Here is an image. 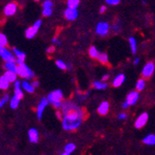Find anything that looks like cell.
<instances>
[{
  "instance_id": "obj_45",
  "label": "cell",
  "mask_w": 155,
  "mask_h": 155,
  "mask_svg": "<svg viewBox=\"0 0 155 155\" xmlns=\"http://www.w3.org/2000/svg\"><path fill=\"white\" fill-rule=\"evenodd\" d=\"M56 115H57V117H58L59 119H62V117H63V114H62L61 111H57V112H56Z\"/></svg>"
},
{
  "instance_id": "obj_1",
  "label": "cell",
  "mask_w": 155,
  "mask_h": 155,
  "mask_svg": "<svg viewBox=\"0 0 155 155\" xmlns=\"http://www.w3.org/2000/svg\"><path fill=\"white\" fill-rule=\"evenodd\" d=\"M86 116H87L86 110L80 107L77 110H71L67 114H64L62 117L63 129L67 131L76 130L85 120Z\"/></svg>"
},
{
  "instance_id": "obj_19",
  "label": "cell",
  "mask_w": 155,
  "mask_h": 155,
  "mask_svg": "<svg viewBox=\"0 0 155 155\" xmlns=\"http://www.w3.org/2000/svg\"><path fill=\"white\" fill-rule=\"evenodd\" d=\"M143 143L147 146H154L155 145V134H149L143 139Z\"/></svg>"
},
{
  "instance_id": "obj_30",
  "label": "cell",
  "mask_w": 155,
  "mask_h": 155,
  "mask_svg": "<svg viewBox=\"0 0 155 155\" xmlns=\"http://www.w3.org/2000/svg\"><path fill=\"white\" fill-rule=\"evenodd\" d=\"M79 4H80V0H68L67 1V5H68L69 8H72V9H77Z\"/></svg>"
},
{
  "instance_id": "obj_26",
  "label": "cell",
  "mask_w": 155,
  "mask_h": 155,
  "mask_svg": "<svg viewBox=\"0 0 155 155\" xmlns=\"http://www.w3.org/2000/svg\"><path fill=\"white\" fill-rule=\"evenodd\" d=\"M20 100H21V99H19V98L16 97L15 95H13V97L11 98V100H10V106H11V107H12V110L17 109L18 106H19Z\"/></svg>"
},
{
  "instance_id": "obj_15",
  "label": "cell",
  "mask_w": 155,
  "mask_h": 155,
  "mask_svg": "<svg viewBox=\"0 0 155 155\" xmlns=\"http://www.w3.org/2000/svg\"><path fill=\"white\" fill-rule=\"evenodd\" d=\"M28 136H29V140L31 143L35 144L38 142V139H39V134L38 131L35 129H31L28 132Z\"/></svg>"
},
{
  "instance_id": "obj_25",
  "label": "cell",
  "mask_w": 155,
  "mask_h": 155,
  "mask_svg": "<svg viewBox=\"0 0 155 155\" xmlns=\"http://www.w3.org/2000/svg\"><path fill=\"white\" fill-rule=\"evenodd\" d=\"M10 86V82L4 75L0 77V90L6 91Z\"/></svg>"
},
{
  "instance_id": "obj_14",
  "label": "cell",
  "mask_w": 155,
  "mask_h": 155,
  "mask_svg": "<svg viewBox=\"0 0 155 155\" xmlns=\"http://www.w3.org/2000/svg\"><path fill=\"white\" fill-rule=\"evenodd\" d=\"M13 54L16 57V63L17 64H21L25 62V59H26V54L25 52L19 51L18 49H13Z\"/></svg>"
},
{
  "instance_id": "obj_16",
  "label": "cell",
  "mask_w": 155,
  "mask_h": 155,
  "mask_svg": "<svg viewBox=\"0 0 155 155\" xmlns=\"http://www.w3.org/2000/svg\"><path fill=\"white\" fill-rule=\"evenodd\" d=\"M15 95L19 99H22L24 96L23 91L21 90V82L18 80L15 81Z\"/></svg>"
},
{
  "instance_id": "obj_22",
  "label": "cell",
  "mask_w": 155,
  "mask_h": 155,
  "mask_svg": "<svg viewBox=\"0 0 155 155\" xmlns=\"http://www.w3.org/2000/svg\"><path fill=\"white\" fill-rule=\"evenodd\" d=\"M76 149V147L75 145L73 144V143H69V144H67L66 147H65V150H64V153H62L63 155H70L71 154L73 151L75 150Z\"/></svg>"
},
{
  "instance_id": "obj_4",
  "label": "cell",
  "mask_w": 155,
  "mask_h": 155,
  "mask_svg": "<svg viewBox=\"0 0 155 155\" xmlns=\"http://www.w3.org/2000/svg\"><path fill=\"white\" fill-rule=\"evenodd\" d=\"M0 56L5 62H16L15 54L5 47H0Z\"/></svg>"
},
{
  "instance_id": "obj_29",
  "label": "cell",
  "mask_w": 155,
  "mask_h": 155,
  "mask_svg": "<svg viewBox=\"0 0 155 155\" xmlns=\"http://www.w3.org/2000/svg\"><path fill=\"white\" fill-rule=\"evenodd\" d=\"M89 54H90V56L91 58H93V59L96 58L97 59L98 54H99V51L94 46H91V48H90V50H89Z\"/></svg>"
},
{
  "instance_id": "obj_44",
  "label": "cell",
  "mask_w": 155,
  "mask_h": 155,
  "mask_svg": "<svg viewBox=\"0 0 155 155\" xmlns=\"http://www.w3.org/2000/svg\"><path fill=\"white\" fill-rule=\"evenodd\" d=\"M109 77H110V75L109 74H105V75H103V77H102V81H104V82H106V81L109 79Z\"/></svg>"
},
{
  "instance_id": "obj_23",
  "label": "cell",
  "mask_w": 155,
  "mask_h": 155,
  "mask_svg": "<svg viewBox=\"0 0 155 155\" xmlns=\"http://www.w3.org/2000/svg\"><path fill=\"white\" fill-rule=\"evenodd\" d=\"M92 87L95 90H105V89H107V84L106 82H104V81H94L92 84Z\"/></svg>"
},
{
  "instance_id": "obj_13",
  "label": "cell",
  "mask_w": 155,
  "mask_h": 155,
  "mask_svg": "<svg viewBox=\"0 0 155 155\" xmlns=\"http://www.w3.org/2000/svg\"><path fill=\"white\" fill-rule=\"evenodd\" d=\"M109 110H110V103L107 102V101H103L97 107V112L100 115H103V116L107 115V114L109 113Z\"/></svg>"
},
{
  "instance_id": "obj_10",
  "label": "cell",
  "mask_w": 155,
  "mask_h": 155,
  "mask_svg": "<svg viewBox=\"0 0 155 155\" xmlns=\"http://www.w3.org/2000/svg\"><path fill=\"white\" fill-rule=\"evenodd\" d=\"M64 16L69 21H73V20H75L77 18L78 12L76 9H72L68 7V9H66V11L64 12Z\"/></svg>"
},
{
  "instance_id": "obj_43",
  "label": "cell",
  "mask_w": 155,
  "mask_h": 155,
  "mask_svg": "<svg viewBox=\"0 0 155 155\" xmlns=\"http://www.w3.org/2000/svg\"><path fill=\"white\" fill-rule=\"evenodd\" d=\"M106 10H107V7L106 6H102V7H101V8H100V13H104L105 12H106Z\"/></svg>"
},
{
  "instance_id": "obj_27",
  "label": "cell",
  "mask_w": 155,
  "mask_h": 155,
  "mask_svg": "<svg viewBox=\"0 0 155 155\" xmlns=\"http://www.w3.org/2000/svg\"><path fill=\"white\" fill-rule=\"evenodd\" d=\"M129 42H130V46L131 52L133 53V54H135L136 51H137V43H136V39L134 38V37H130Z\"/></svg>"
},
{
  "instance_id": "obj_21",
  "label": "cell",
  "mask_w": 155,
  "mask_h": 155,
  "mask_svg": "<svg viewBox=\"0 0 155 155\" xmlns=\"http://www.w3.org/2000/svg\"><path fill=\"white\" fill-rule=\"evenodd\" d=\"M21 87H23V90H25L27 92H30V93H32L35 89V87L31 85V83H29L28 81H23L21 83Z\"/></svg>"
},
{
  "instance_id": "obj_6",
  "label": "cell",
  "mask_w": 155,
  "mask_h": 155,
  "mask_svg": "<svg viewBox=\"0 0 155 155\" xmlns=\"http://www.w3.org/2000/svg\"><path fill=\"white\" fill-rule=\"evenodd\" d=\"M110 31V25L107 22H99L96 26L95 32L100 36H106Z\"/></svg>"
},
{
  "instance_id": "obj_17",
  "label": "cell",
  "mask_w": 155,
  "mask_h": 155,
  "mask_svg": "<svg viewBox=\"0 0 155 155\" xmlns=\"http://www.w3.org/2000/svg\"><path fill=\"white\" fill-rule=\"evenodd\" d=\"M125 80H126L125 74H123V73H120V74L116 75V77L113 79V81H112V86L115 87H118L120 86H122L123 83L125 82Z\"/></svg>"
},
{
  "instance_id": "obj_38",
  "label": "cell",
  "mask_w": 155,
  "mask_h": 155,
  "mask_svg": "<svg viewBox=\"0 0 155 155\" xmlns=\"http://www.w3.org/2000/svg\"><path fill=\"white\" fill-rule=\"evenodd\" d=\"M112 30H113L114 32H119V31H120V26H119V24H114L112 26Z\"/></svg>"
},
{
  "instance_id": "obj_48",
  "label": "cell",
  "mask_w": 155,
  "mask_h": 155,
  "mask_svg": "<svg viewBox=\"0 0 155 155\" xmlns=\"http://www.w3.org/2000/svg\"><path fill=\"white\" fill-rule=\"evenodd\" d=\"M35 1H39V0H35Z\"/></svg>"
},
{
  "instance_id": "obj_46",
  "label": "cell",
  "mask_w": 155,
  "mask_h": 155,
  "mask_svg": "<svg viewBox=\"0 0 155 155\" xmlns=\"http://www.w3.org/2000/svg\"><path fill=\"white\" fill-rule=\"evenodd\" d=\"M122 107H124V109H127V107H130V105L127 104V102H125V103H123V104H122Z\"/></svg>"
},
{
  "instance_id": "obj_12",
  "label": "cell",
  "mask_w": 155,
  "mask_h": 155,
  "mask_svg": "<svg viewBox=\"0 0 155 155\" xmlns=\"http://www.w3.org/2000/svg\"><path fill=\"white\" fill-rule=\"evenodd\" d=\"M16 12H17V5L15 3H10L8 5H6L4 9V15L6 16H12L13 15H15Z\"/></svg>"
},
{
  "instance_id": "obj_39",
  "label": "cell",
  "mask_w": 155,
  "mask_h": 155,
  "mask_svg": "<svg viewBox=\"0 0 155 155\" xmlns=\"http://www.w3.org/2000/svg\"><path fill=\"white\" fill-rule=\"evenodd\" d=\"M118 119L119 120H126L127 119V113H125V112L120 113L118 115Z\"/></svg>"
},
{
  "instance_id": "obj_3",
  "label": "cell",
  "mask_w": 155,
  "mask_h": 155,
  "mask_svg": "<svg viewBox=\"0 0 155 155\" xmlns=\"http://www.w3.org/2000/svg\"><path fill=\"white\" fill-rule=\"evenodd\" d=\"M41 25H42V20H40V19L36 20V21L35 22V24L26 30V31H25L26 37L28 39H32L37 35V32L40 29V27H41Z\"/></svg>"
},
{
  "instance_id": "obj_7",
  "label": "cell",
  "mask_w": 155,
  "mask_h": 155,
  "mask_svg": "<svg viewBox=\"0 0 155 155\" xmlns=\"http://www.w3.org/2000/svg\"><path fill=\"white\" fill-rule=\"evenodd\" d=\"M47 98H48L49 102L51 104L54 103V102H59V101L63 100V92L61 90H55V91L50 92Z\"/></svg>"
},
{
  "instance_id": "obj_24",
  "label": "cell",
  "mask_w": 155,
  "mask_h": 155,
  "mask_svg": "<svg viewBox=\"0 0 155 155\" xmlns=\"http://www.w3.org/2000/svg\"><path fill=\"white\" fill-rule=\"evenodd\" d=\"M17 66H18V64L16 62H6L5 63V69L7 71H11L16 72Z\"/></svg>"
},
{
  "instance_id": "obj_40",
  "label": "cell",
  "mask_w": 155,
  "mask_h": 155,
  "mask_svg": "<svg viewBox=\"0 0 155 155\" xmlns=\"http://www.w3.org/2000/svg\"><path fill=\"white\" fill-rule=\"evenodd\" d=\"M54 51H55V47L54 46H51V47H49L48 49H47V52H48V53H52Z\"/></svg>"
},
{
  "instance_id": "obj_34",
  "label": "cell",
  "mask_w": 155,
  "mask_h": 155,
  "mask_svg": "<svg viewBox=\"0 0 155 155\" xmlns=\"http://www.w3.org/2000/svg\"><path fill=\"white\" fill-rule=\"evenodd\" d=\"M51 13H52V8H43V11H42L43 16H45V17L51 16Z\"/></svg>"
},
{
  "instance_id": "obj_9",
  "label": "cell",
  "mask_w": 155,
  "mask_h": 155,
  "mask_svg": "<svg viewBox=\"0 0 155 155\" xmlns=\"http://www.w3.org/2000/svg\"><path fill=\"white\" fill-rule=\"evenodd\" d=\"M147 121H149V114L147 112H143L142 114H140V115L137 117V119L135 120V122H134V127H135L136 129H142V127H144L146 126Z\"/></svg>"
},
{
  "instance_id": "obj_33",
  "label": "cell",
  "mask_w": 155,
  "mask_h": 155,
  "mask_svg": "<svg viewBox=\"0 0 155 155\" xmlns=\"http://www.w3.org/2000/svg\"><path fill=\"white\" fill-rule=\"evenodd\" d=\"M8 101H10V96L8 94H5V95L0 99V107H4L7 103H8Z\"/></svg>"
},
{
  "instance_id": "obj_35",
  "label": "cell",
  "mask_w": 155,
  "mask_h": 155,
  "mask_svg": "<svg viewBox=\"0 0 155 155\" xmlns=\"http://www.w3.org/2000/svg\"><path fill=\"white\" fill-rule=\"evenodd\" d=\"M52 7H53V3L51 0H46L43 3V8H52Z\"/></svg>"
},
{
  "instance_id": "obj_5",
  "label": "cell",
  "mask_w": 155,
  "mask_h": 155,
  "mask_svg": "<svg viewBox=\"0 0 155 155\" xmlns=\"http://www.w3.org/2000/svg\"><path fill=\"white\" fill-rule=\"evenodd\" d=\"M154 70H155V64L153 62H147L143 68L142 71V77L145 79H149L150 78L153 73H154Z\"/></svg>"
},
{
  "instance_id": "obj_28",
  "label": "cell",
  "mask_w": 155,
  "mask_h": 155,
  "mask_svg": "<svg viewBox=\"0 0 155 155\" xmlns=\"http://www.w3.org/2000/svg\"><path fill=\"white\" fill-rule=\"evenodd\" d=\"M145 86H146V80H145V78H140L137 81V83H136V91H142L145 89Z\"/></svg>"
},
{
  "instance_id": "obj_8",
  "label": "cell",
  "mask_w": 155,
  "mask_h": 155,
  "mask_svg": "<svg viewBox=\"0 0 155 155\" xmlns=\"http://www.w3.org/2000/svg\"><path fill=\"white\" fill-rule=\"evenodd\" d=\"M49 103H50V102H49L48 98H46V97H43L41 100H40V102H39L37 107H36V114H37V118H38V120H41V119H42L44 110H45L46 107L48 106Z\"/></svg>"
},
{
  "instance_id": "obj_42",
  "label": "cell",
  "mask_w": 155,
  "mask_h": 155,
  "mask_svg": "<svg viewBox=\"0 0 155 155\" xmlns=\"http://www.w3.org/2000/svg\"><path fill=\"white\" fill-rule=\"evenodd\" d=\"M31 85L35 87H39V82H38V81H36V80L35 81H32Z\"/></svg>"
},
{
  "instance_id": "obj_32",
  "label": "cell",
  "mask_w": 155,
  "mask_h": 155,
  "mask_svg": "<svg viewBox=\"0 0 155 155\" xmlns=\"http://www.w3.org/2000/svg\"><path fill=\"white\" fill-rule=\"evenodd\" d=\"M55 65L60 70H67L68 69V65H67L64 61H62V60H56Z\"/></svg>"
},
{
  "instance_id": "obj_20",
  "label": "cell",
  "mask_w": 155,
  "mask_h": 155,
  "mask_svg": "<svg viewBox=\"0 0 155 155\" xmlns=\"http://www.w3.org/2000/svg\"><path fill=\"white\" fill-rule=\"evenodd\" d=\"M97 60L103 65H109V56L106 52H99Z\"/></svg>"
},
{
  "instance_id": "obj_18",
  "label": "cell",
  "mask_w": 155,
  "mask_h": 155,
  "mask_svg": "<svg viewBox=\"0 0 155 155\" xmlns=\"http://www.w3.org/2000/svg\"><path fill=\"white\" fill-rule=\"evenodd\" d=\"M4 76L8 79V81L10 83H15V81L17 78V73L15 71H6V72L4 73Z\"/></svg>"
},
{
  "instance_id": "obj_41",
  "label": "cell",
  "mask_w": 155,
  "mask_h": 155,
  "mask_svg": "<svg viewBox=\"0 0 155 155\" xmlns=\"http://www.w3.org/2000/svg\"><path fill=\"white\" fill-rule=\"evenodd\" d=\"M52 43L53 44H56V45H61V43H60V41L58 40V38H56V37H54L52 39Z\"/></svg>"
},
{
  "instance_id": "obj_2",
  "label": "cell",
  "mask_w": 155,
  "mask_h": 155,
  "mask_svg": "<svg viewBox=\"0 0 155 155\" xmlns=\"http://www.w3.org/2000/svg\"><path fill=\"white\" fill-rule=\"evenodd\" d=\"M16 73H17V75H19L20 77H23L25 79H32L35 77V72H33L25 63L18 64Z\"/></svg>"
},
{
  "instance_id": "obj_31",
  "label": "cell",
  "mask_w": 155,
  "mask_h": 155,
  "mask_svg": "<svg viewBox=\"0 0 155 155\" xmlns=\"http://www.w3.org/2000/svg\"><path fill=\"white\" fill-rule=\"evenodd\" d=\"M8 45V38L4 33L0 32V47H7Z\"/></svg>"
},
{
  "instance_id": "obj_11",
  "label": "cell",
  "mask_w": 155,
  "mask_h": 155,
  "mask_svg": "<svg viewBox=\"0 0 155 155\" xmlns=\"http://www.w3.org/2000/svg\"><path fill=\"white\" fill-rule=\"evenodd\" d=\"M139 99V92L138 91H131L127 95V99H126V102L129 104L130 106H133L137 103V101Z\"/></svg>"
},
{
  "instance_id": "obj_36",
  "label": "cell",
  "mask_w": 155,
  "mask_h": 155,
  "mask_svg": "<svg viewBox=\"0 0 155 155\" xmlns=\"http://www.w3.org/2000/svg\"><path fill=\"white\" fill-rule=\"evenodd\" d=\"M107 4L109 5H111V6H115V5H118L120 3V0H106Z\"/></svg>"
},
{
  "instance_id": "obj_37",
  "label": "cell",
  "mask_w": 155,
  "mask_h": 155,
  "mask_svg": "<svg viewBox=\"0 0 155 155\" xmlns=\"http://www.w3.org/2000/svg\"><path fill=\"white\" fill-rule=\"evenodd\" d=\"M62 104H63L62 101H59V102L52 103L51 105L53 106V107H55V109H57V110H60V109H61V107H62Z\"/></svg>"
},
{
  "instance_id": "obj_47",
  "label": "cell",
  "mask_w": 155,
  "mask_h": 155,
  "mask_svg": "<svg viewBox=\"0 0 155 155\" xmlns=\"http://www.w3.org/2000/svg\"><path fill=\"white\" fill-rule=\"evenodd\" d=\"M139 61H140V59H139V58H135V59H134V62H133V64H134V65H138Z\"/></svg>"
}]
</instances>
